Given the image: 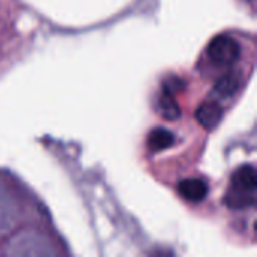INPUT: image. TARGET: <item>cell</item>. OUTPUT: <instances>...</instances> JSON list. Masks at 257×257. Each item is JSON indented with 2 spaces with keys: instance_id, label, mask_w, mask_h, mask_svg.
I'll return each instance as SVG.
<instances>
[{
  "instance_id": "cell-1",
  "label": "cell",
  "mask_w": 257,
  "mask_h": 257,
  "mask_svg": "<svg viewBox=\"0 0 257 257\" xmlns=\"http://www.w3.org/2000/svg\"><path fill=\"white\" fill-rule=\"evenodd\" d=\"M256 170L253 166H242L233 176L226 194V203L232 209H247L256 203Z\"/></svg>"
},
{
  "instance_id": "cell-2",
  "label": "cell",
  "mask_w": 257,
  "mask_h": 257,
  "mask_svg": "<svg viewBox=\"0 0 257 257\" xmlns=\"http://www.w3.org/2000/svg\"><path fill=\"white\" fill-rule=\"evenodd\" d=\"M241 45L230 36H217L208 47V57L211 63L218 66H232L241 57Z\"/></svg>"
},
{
  "instance_id": "cell-3",
  "label": "cell",
  "mask_w": 257,
  "mask_h": 257,
  "mask_svg": "<svg viewBox=\"0 0 257 257\" xmlns=\"http://www.w3.org/2000/svg\"><path fill=\"white\" fill-rule=\"evenodd\" d=\"M15 200L9 196L3 185H0V232L8 230L17 218Z\"/></svg>"
},
{
  "instance_id": "cell-4",
  "label": "cell",
  "mask_w": 257,
  "mask_h": 257,
  "mask_svg": "<svg viewBox=\"0 0 257 257\" xmlns=\"http://www.w3.org/2000/svg\"><path fill=\"white\" fill-rule=\"evenodd\" d=\"M181 196L188 202H202L208 194V185L200 179H185L178 187Z\"/></svg>"
},
{
  "instance_id": "cell-5",
  "label": "cell",
  "mask_w": 257,
  "mask_h": 257,
  "mask_svg": "<svg viewBox=\"0 0 257 257\" xmlns=\"http://www.w3.org/2000/svg\"><path fill=\"white\" fill-rule=\"evenodd\" d=\"M221 116H223L221 107L215 102H206V104L200 105L196 113L199 123L203 125L206 130H214L220 123Z\"/></svg>"
},
{
  "instance_id": "cell-6",
  "label": "cell",
  "mask_w": 257,
  "mask_h": 257,
  "mask_svg": "<svg viewBox=\"0 0 257 257\" xmlns=\"http://www.w3.org/2000/svg\"><path fill=\"white\" fill-rule=\"evenodd\" d=\"M238 87H239L238 77L233 75V74H227V75H223L217 81V84L214 87V92L218 95V98H230L238 90Z\"/></svg>"
},
{
  "instance_id": "cell-7",
  "label": "cell",
  "mask_w": 257,
  "mask_h": 257,
  "mask_svg": "<svg viewBox=\"0 0 257 257\" xmlns=\"http://www.w3.org/2000/svg\"><path fill=\"white\" fill-rule=\"evenodd\" d=\"M173 143V134L169 133L167 130L164 128H157L151 133L149 136V146L154 149V151H160V149H164L167 146H170Z\"/></svg>"
},
{
  "instance_id": "cell-8",
  "label": "cell",
  "mask_w": 257,
  "mask_h": 257,
  "mask_svg": "<svg viewBox=\"0 0 257 257\" xmlns=\"http://www.w3.org/2000/svg\"><path fill=\"white\" fill-rule=\"evenodd\" d=\"M161 110H163V114L167 117V119H173L178 116L179 110L176 107V102L173 99V96L170 93H164L163 98H161Z\"/></svg>"
}]
</instances>
